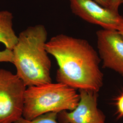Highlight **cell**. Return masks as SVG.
Instances as JSON below:
<instances>
[{
    "label": "cell",
    "instance_id": "7a4b0ae2",
    "mask_svg": "<svg viewBox=\"0 0 123 123\" xmlns=\"http://www.w3.org/2000/svg\"><path fill=\"white\" fill-rule=\"evenodd\" d=\"M47 40L48 32L43 25L29 26L19 34L12 50L16 74L27 87L52 82L51 62L46 49Z\"/></svg>",
    "mask_w": 123,
    "mask_h": 123
},
{
    "label": "cell",
    "instance_id": "8992f818",
    "mask_svg": "<svg viewBox=\"0 0 123 123\" xmlns=\"http://www.w3.org/2000/svg\"><path fill=\"white\" fill-rule=\"evenodd\" d=\"M80 100L74 110L58 113L59 123H106L105 115L98 107V92L79 89Z\"/></svg>",
    "mask_w": 123,
    "mask_h": 123
},
{
    "label": "cell",
    "instance_id": "4fadbf2b",
    "mask_svg": "<svg viewBox=\"0 0 123 123\" xmlns=\"http://www.w3.org/2000/svg\"><path fill=\"white\" fill-rule=\"evenodd\" d=\"M98 4L106 8H110L111 0H93Z\"/></svg>",
    "mask_w": 123,
    "mask_h": 123
},
{
    "label": "cell",
    "instance_id": "6da1fadb",
    "mask_svg": "<svg viewBox=\"0 0 123 123\" xmlns=\"http://www.w3.org/2000/svg\"><path fill=\"white\" fill-rule=\"evenodd\" d=\"M46 49L57 62V82L75 89L100 90L104 80L101 59L88 41L60 34L47 42Z\"/></svg>",
    "mask_w": 123,
    "mask_h": 123
},
{
    "label": "cell",
    "instance_id": "52a82bcc",
    "mask_svg": "<svg viewBox=\"0 0 123 123\" xmlns=\"http://www.w3.org/2000/svg\"><path fill=\"white\" fill-rule=\"evenodd\" d=\"M98 53L104 68L123 77V37L118 31L102 29L96 32Z\"/></svg>",
    "mask_w": 123,
    "mask_h": 123
},
{
    "label": "cell",
    "instance_id": "277c9868",
    "mask_svg": "<svg viewBox=\"0 0 123 123\" xmlns=\"http://www.w3.org/2000/svg\"><path fill=\"white\" fill-rule=\"evenodd\" d=\"M26 87L16 74L0 68V123H15L22 117Z\"/></svg>",
    "mask_w": 123,
    "mask_h": 123
},
{
    "label": "cell",
    "instance_id": "5b68a950",
    "mask_svg": "<svg viewBox=\"0 0 123 123\" xmlns=\"http://www.w3.org/2000/svg\"><path fill=\"white\" fill-rule=\"evenodd\" d=\"M72 12L83 20L103 29L119 31L123 27V17L93 0H69Z\"/></svg>",
    "mask_w": 123,
    "mask_h": 123
},
{
    "label": "cell",
    "instance_id": "7c38bea8",
    "mask_svg": "<svg viewBox=\"0 0 123 123\" xmlns=\"http://www.w3.org/2000/svg\"><path fill=\"white\" fill-rule=\"evenodd\" d=\"M123 4V0H111L110 9L119 12V7Z\"/></svg>",
    "mask_w": 123,
    "mask_h": 123
},
{
    "label": "cell",
    "instance_id": "30bf717a",
    "mask_svg": "<svg viewBox=\"0 0 123 123\" xmlns=\"http://www.w3.org/2000/svg\"><path fill=\"white\" fill-rule=\"evenodd\" d=\"M13 54L12 50L6 49L0 51V62H9L13 63Z\"/></svg>",
    "mask_w": 123,
    "mask_h": 123
},
{
    "label": "cell",
    "instance_id": "3957f363",
    "mask_svg": "<svg viewBox=\"0 0 123 123\" xmlns=\"http://www.w3.org/2000/svg\"><path fill=\"white\" fill-rule=\"evenodd\" d=\"M80 98L76 89L61 83L28 87L24 94L22 117L32 120L49 112L74 110Z\"/></svg>",
    "mask_w": 123,
    "mask_h": 123
},
{
    "label": "cell",
    "instance_id": "8fae6325",
    "mask_svg": "<svg viewBox=\"0 0 123 123\" xmlns=\"http://www.w3.org/2000/svg\"><path fill=\"white\" fill-rule=\"evenodd\" d=\"M116 105L117 107L118 118L123 117V91L116 98Z\"/></svg>",
    "mask_w": 123,
    "mask_h": 123
},
{
    "label": "cell",
    "instance_id": "5bb4252c",
    "mask_svg": "<svg viewBox=\"0 0 123 123\" xmlns=\"http://www.w3.org/2000/svg\"><path fill=\"white\" fill-rule=\"evenodd\" d=\"M119 32L120 33V34H121V35L122 36V37H123V27L120 30V31H119Z\"/></svg>",
    "mask_w": 123,
    "mask_h": 123
},
{
    "label": "cell",
    "instance_id": "ba28073f",
    "mask_svg": "<svg viewBox=\"0 0 123 123\" xmlns=\"http://www.w3.org/2000/svg\"><path fill=\"white\" fill-rule=\"evenodd\" d=\"M13 16L8 11H0V43L6 49L12 50L17 43L18 36L13 28Z\"/></svg>",
    "mask_w": 123,
    "mask_h": 123
},
{
    "label": "cell",
    "instance_id": "9c48e42d",
    "mask_svg": "<svg viewBox=\"0 0 123 123\" xmlns=\"http://www.w3.org/2000/svg\"><path fill=\"white\" fill-rule=\"evenodd\" d=\"M57 114L56 112H49L32 120H27L22 117L15 123H59L57 121Z\"/></svg>",
    "mask_w": 123,
    "mask_h": 123
}]
</instances>
